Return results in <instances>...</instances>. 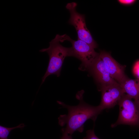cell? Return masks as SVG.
Here are the masks:
<instances>
[{"mask_svg": "<svg viewBox=\"0 0 139 139\" xmlns=\"http://www.w3.org/2000/svg\"><path fill=\"white\" fill-rule=\"evenodd\" d=\"M119 2L125 5H129L134 3L136 1L134 0H119Z\"/></svg>", "mask_w": 139, "mask_h": 139, "instance_id": "4fadbf2b", "label": "cell"}, {"mask_svg": "<svg viewBox=\"0 0 139 139\" xmlns=\"http://www.w3.org/2000/svg\"><path fill=\"white\" fill-rule=\"evenodd\" d=\"M138 107H139V103H138Z\"/></svg>", "mask_w": 139, "mask_h": 139, "instance_id": "9a60e30c", "label": "cell"}, {"mask_svg": "<svg viewBox=\"0 0 139 139\" xmlns=\"http://www.w3.org/2000/svg\"><path fill=\"white\" fill-rule=\"evenodd\" d=\"M99 56L111 76L120 85L128 78L125 72V66L120 65L108 53L101 51Z\"/></svg>", "mask_w": 139, "mask_h": 139, "instance_id": "52a82bcc", "label": "cell"}, {"mask_svg": "<svg viewBox=\"0 0 139 139\" xmlns=\"http://www.w3.org/2000/svg\"><path fill=\"white\" fill-rule=\"evenodd\" d=\"M133 72L134 75L139 79V60L136 61L134 65Z\"/></svg>", "mask_w": 139, "mask_h": 139, "instance_id": "7c38bea8", "label": "cell"}, {"mask_svg": "<svg viewBox=\"0 0 139 139\" xmlns=\"http://www.w3.org/2000/svg\"><path fill=\"white\" fill-rule=\"evenodd\" d=\"M62 38V35L57 34L55 38L49 42L48 48L40 50V52H46L49 57L48 66L45 75L42 77L40 86L50 75L54 74L57 77H59L65 58L67 57H74L72 47H65L60 44Z\"/></svg>", "mask_w": 139, "mask_h": 139, "instance_id": "7a4b0ae2", "label": "cell"}, {"mask_svg": "<svg viewBox=\"0 0 139 139\" xmlns=\"http://www.w3.org/2000/svg\"><path fill=\"white\" fill-rule=\"evenodd\" d=\"M84 93V91L82 90L76 93V97L79 102L76 106H70L62 102L57 101L62 108H66L68 111L67 114L60 115L58 118L59 125L65 126V128L62 129V133L71 136L76 131L82 132L86 122L91 119L95 122L98 116L103 110L100 105L93 106L85 102L83 98Z\"/></svg>", "mask_w": 139, "mask_h": 139, "instance_id": "6da1fadb", "label": "cell"}, {"mask_svg": "<svg viewBox=\"0 0 139 139\" xmlns=\"http://www.w3.org/2000/svg\"><path fill=\"white\" fill-rule=\"evenodd\" d=\"M119 112L117 121L111 124V127L120 125L139 126L138 104L127 94H124L119 102Z\"/></svg>", "mask_w": 139, "mask_h": 139, "instance_id": "277c9868", "label": "cell"}, {"mask_svg": "<svg viewBox=\"0 0 139 139\" xmlns=\"http://www.w3.org/2000/svg\"><path fill=\"white\" fill-rule=\"evenodd\" d=\"M101 92V98L100 105L104 110L114 107L125 94L120 85L118 83L99 88Z\"/></svg>", "mask_w": 139, "mask_h": 139, "instance_id": "8992f818", "label": "cell"}, {"mask_svg": "<svg viewBox=\"0 0 139 139\" xmlns=\"http://www.w3.org/2000/svg\"><path fill=\"white\" fill-rule=\"evenodd\" d=\"M62 133V136L60 139H72L71 135L66 133Z\"/></svg>", "mask_w": 139, "mask_h": 139, "instance_id": "5bb4252c", "label": "cell"}, {"mask_svg": "<svg viewBox=\"0 0 139 139\" xmlns=\"http://www.w3.org/2000/svg\"><path fill=\"white\" fill-rule=\"evenodd\" d=\"M87 71L93 76L99 88L118 83L111 76L99 55Z\"/></svg>", "mask_w": 139, "mask_h": 139, "instance_id": "ba28073f", "label": "cell"}, {"mask_svg": "<svg viewBox=\"0 0 139 139\" xmlns=\"http://www.w3.org/2000/svg\"><path fill=\"white\" fill-rule=\"evenodd\" d=\"M77 3L74 2L66 4V8L70 13L68 23L75 28L77 34V39L84 41L94 48H96L98 45L86 27L85 15L77 11Z\"/></svg>", "mask_w": 139, "mask_h": 139, "instance_id": "5b68a950", "label": "cell"}, {"mask_svg": "<svg viewBox=\"0 0 139 139\" xmlns=\"http://www.w3.org/2000/svg\"><path fill=\"white\" fill-rule=\"evenodd\" d=\"M82 139H100L95 135L94 127L92 129L88 130L86 132V136Z\"/></svg>", "mask_w": 139, "mask_h": 139, "instance_id": "8fae6325", "label": "cell"}, {"mask_svg": "<svg viewBox=\"0 0 139 139\" xmlns=\"http://www.w3.org/2000/svg\"><path fill=\"white\" fill-rule=\"evenodd\" d=\"M62 42L65 40L69 41L72 45L74 57L80 60L81 64L79 68L83 71H87L99 55L94 48L86 42L79 39L73 40L68 35H62Z\"/></svg>", "mask_w": 139, "mask_h": 139, "instance_id": "3957f363", "label": "cell"}, {"mask_svg": "<svg viewBox=\"0 0 139 139\" xmlns=\"http://www.w3.org/2000/svg\"><path fill=\"white\" fill-rule=\"evenodd\" d=\"M25 126L23 123L13 127H7L0 126V138L1 139H8V136L10 132L13 129L17 128H22Z\"/></svg>", "mask_w": 139, "mask_h": 139, "instance_id": "30bf717a", "label": "cell"}, {"mask_svg": "<svg viewBox=\"0 0 139 139\" xmlns=\"http://www.w3.org/2000/svg\"><path fill=\"white\" fill-rule=\"evenodd\" d=\"M124 93L138 104L139 102V79L129 78L120 85Z\"/></svg>", "mask_w": 139, "mask_h": 139, "instance_id": "9c48e42d", "label": "cell"}]
</instances>
